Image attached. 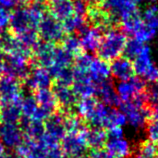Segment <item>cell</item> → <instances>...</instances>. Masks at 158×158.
<instances>
[{"instance_id":"cell-1","label":"cell","mask_w":158,"mask_h":158,"mask_svg":"<svg viewBox=\"0 0 158 158\" xmlns=\"http://www.w3.org/2000/svg\"><path fill=\"white\" fill-rule=\"evenodd\" d=\"M146 105L145 92H140L131 100L121 102L118 107L125 114L127 124L135 129H141L146 126L148 120L151 119V111Z\"/></svg>"},{"instance_id":"cell-2","label":"cell","mask_w":158,"mask_h":158,"mask_svg":"<svg viewBox=\"0 0 158 158\" xmlns=\"http://www.w3.org/2000/svg\"><path fill=\"white\" fill-rule=\"evenodd\" d=\"M127 42L126 34L119 27L112 28L102 36L100 45L97 50L100 59L111 62L121 56Z\"/></svg>"},{"instance_id":"cell-3","label":"cell","mask_w":158,"mask_h":158,"mask_svg":"<svg viewBox=\"0 0 158 158\" xmlns=\"http://www.w3.org/2000/svg\"><path fill=\"white\" fill-rule=\"evenodd\" d=\"M32 64V57L22 54H5L2 73L19 81H25L30 74Z\"/></svg>"},{"instance_id":"cell-4","label":"cell","mask_w":158,"mask_h":158,"mask_svg":"<svg viewBox=\"0 0 158 158\" xmlns=\"http://www.w3.org/2000/svg\"><path fill=\"white\" fill-rule=\"evenodd\" d=\"M133 60V68L137 76L149 83L158 82V67L152 60L150 47L144 45L141 52Z\"/></svg>"},{"instance_id":"cell-5","label":"cell","mask_w":158,"mask_h":158,"mask_svg":"<svg viewBox=\"0 0 158 158\" xmlns=\"http://www.w3.org/2000/svg\"><path fill=\"white\" fill-rule=\"evenodd\" d=\"M37 33L42 41L53 44L61 42L66 36L62 22L50 13H45L43 15L37 27Z\"/></svg>"},{"instance_id":"cell-6","label":"cell","mask_w":158,"mask_h":158,"mask_svg":"<svg viewBox=\"0 0 158 158\" xmlns=\"http://www.w3.org/2000/svg\"><path fill=\"white\" fill-rule=\"evenodd\" d=\"M22 96L21 82L18 79L7 75L0 76V104H19Z\"/></svg>"},{"instance_id":"cell-7","label":"cell","mask_w":158,"mask_h":158,"mask_svg":"<svg viewBox=\"0 0 158 158\" xmlns=\"http://www.w3.org/2000/svg\"><path fill=\"white\" fill-rule=\"evenodd\" d=\"M25 135L19 123H0V141L8 150H16Z\"/></svg>"},{"instance_id":"cell-8","label":"cell","mask_w":158,"mask_h":158,"mask_svg":"<svg viewBox=\"0 0 158 158\" xmlns=\"http://www.w3.org/2000/svg\"><path fill=\"white\" fill-rule=\"evenodd\" d=\"M115 86L116 93L121 102H127L140 92L146 89V81L139 76H133L128 80L118 81Z\"/></svg>"},{"instance_id":"cell-9","label":"cell","mask_w":158,"mask_h":158,"mask_svg":"<svg viewBox=\"0 0 158 158\" xmlns=\"http://www.w3.org/2000/svg\"><path fill=\"white\" fill-rule=\"evenodd\" d=\"M74 80L72 83V89L78 98H90L96 95L97 86L90 78L87 71L73 69Z\"/></svg>"},{"instance_id":"cell-10","label":"cell","mask_w":158,"mask_h":158,"mask_svg":"<svg viewBox=\"0 0 158 158\" xmlns=\"http://www.w3.org/2000/svg\"><path fill=\"white\" fill-rule=\"evenodd\" d=\"M60 148L66 157L85 154L88 146L84 138V132L78 134H66L60 141Z\"/></svg>"},{"instance_id":"cell-11","label":"cell","mask_w":158,"mask_h":158,"mask_svg":"<svg viewBox=\"0 0 158 158\" xmlns=\"http://www.w3.org/2000/svg\"><path fill=\"white\" fill-rule=\"evenodd\" d=\"M52 91L58 105L62 108L61 113H71L72 109H74V106L76 105L77 101L79 100L77 95L73 91L72 87L55 83L53 85Z\"/></svg>"},{"instance_id":"cell-12","label":"cell","mask_w":158,"mask_h":158,"mask_svg":"<svg viewBox=\"0 0 158 158\" xmlns=\"http://www.w3.org/2000/svg\"><path fill=\"white\" fill-rule=\"evenodd\" d=\"M52 79L49 70L36 65L31 68L29 76L24 82L27 88L30 91H35L44 88H50L52 85Z\"/></svg>"},{"instance_id":"cell-13","label":"cell","mask_w":158,"mask_h":158,"mask_svg":"<svg viewBox=\"0 0 158 158\" xmlns=\"http://www.w3.org/2000/svg\"><path fill=\"white\" fill-rule=\"evenodd\" d=\"M55 48L56 45L53 43L45 41L38 42L32 49V61L36 65L49 69L53 63Z\"/></svg>"},{"instance_id":"cell-14","label":"cell","mask_w":158,"mask_h":158,"mask_svg":"<svg viewBox=\"0 0 158 158\" xmlns=\"http://www.w3.org/2000/svg\"><path fill=\"white\" fill-rule=\"evenodd\" d=\"M110 74L117 81L128 80L134 76V68L133 62L126 57H118L111 61Z\"/></svg>"},{"instance_id":"cell-15","label":"cell","mask_w":158,"mask_h":158,"mask_svg":"<svg viewBox=\"0 0 158 158\" xmlns=\"http://www.w3.org/2000/svg\"><path fill=\"white\" fill-rule=\"evenodd\" d=\"M45 133L54 140L60 142L66 135V128L64 123V115L61 113H53L44 121Z\"/></svg>"},{"instance_id":"cell-16","label":"cell","mask_w":158,"mask_h":158,"mask_svg":"<svg viewBox=\"0 0 158 158\" xmlns=\"http://www.w3.org/2000/svg\"><path fill=\"white\" fill-rule=\"evenodd\" d=\"M104 147L112 158H129L133 152L131 142L125 137L107 139Z\"/></svg>"},{"instance_id":"cell-17","label":"cell","mask_w":158,"mask_h":158,"mask_svg":"<svg viewBox=\"0 0 158 158\" xmlns=\"http://www.w3.org/2000/svg\"><path fill=\"white\" fill-rule=\"evenodd\" d=\"M96 86V95L100 99V102L109 107H118L120 105L121 101L116 93L115 86L109 79L98 83Z\"/></svg>"},{"instance_id":"cell-18","label":"cell","mask_w":158,"mask_h":158,"mask_svg":"<svg viewBox=\"0 0 158 158\" xmlns=\"http://www.w3.org/2000/svg\"><path fill=\"white\" fill-rule=\"evenodd\" d=\"M48 10L56 19L63 22L74 14L73 0H48Z\"/></svg>"},{"instance_id":"cell-19","label":"cell","mask_w":158,"mask_h":158,"mask_svg":"<svg viewBox=\"0 0 158 158\" xmlns=\"http://www.w3.org/2000/svg\"><path fill=\"white\" fill-rule=\"evenodd\" d=\"M102 31L96 27H88L86 30L80 34V42L82 50L86 53L95 52L98 50L102 39Z\"/></svg>"},{"instance_id":"cell-20","label":"cell","mask_w":158,"mask_h":158,"mask_svg":"<svg viewBox=\"0 0 158 158\" xmlns=\"http://www.w3.org/2000/svg\"><path fill=\"white\" fill-rule=\"evenodd\" d=\"M88 74L95 84L109 79L110 65L100 58H94L88 68Z\"/></svg>"},{"instance_id":"cell-21","label":"cell","mask_w":158,"mask_h":158,"mask_svg":"<svg viewBox=\"0 0 158 158\" xmlns=\"http://www.w3.org/2000/svg\"><path fill=\"white\" fill-rule=\"evenodd\" d=\"M34 97L37 103H38L39 107H41L45 111H47L49 114L55 113L58 106H59L53 94V91L50 88L36 90Z\"/></svg>"},{"instance_id":"cell-22","label":"cell","mask_w":158,"mask_h":158,"mask_svg":"<svg viewBox=\"0 0 158 158\" xmlns=\"http://www.w3.org/2000/svg\"><path fill=\"white\" fill-rule=\"evenodd\" d=\"M84 138L88 148L100 149L104 147L107 141V135H106V131L103 128L90 127L85 129Z\"/></svg>"},{"instance_id":"cell-23","label":"cell","mask_w":158,"mask_h":158,"mask_svg":"<svg viewBox=\"0 0 158 158\" xmlns=\"http://www.w3.org/2000/svg\"><path fill=\"white\" fill-rule=\"evenodd\" d=\"M19 124L22 127L24 135L28 139L37 141L45 134L44 122L21 118Z\"/></svg>"},{"instance_id":"cell-24","label":"cell","mask_w":158,"mask_h":158,"mask_svg":"<svg viewBox=\"0 0 158 158\" xmlns=\"http://www.w3.org/2000/svg\"><path fill=\"white\" fill-rule=\"evenodd\" d=\"M74 56L68 53L66 50H64L61 46H56L55 53H54V59L51 67L49 68V72H50L51 76H53L58 70L66 67H71L74 62Z\"/></svg>"},{"instance_id":"cell-25","label":"cell","mask_w":158,"mask_h":158,"mask_svg":"<svg viewBox=\"0 0 158 158\" xmlns=\"http://www.w3.org/2000/svg\"><path fill=\"white\" fill-rule=\"evenodd\" d=\"M21 118V110L17 103L0 104V123H19Z\"/></svg>"},{"instance_id":"cell-26","label":"cell","mask_w":158,"mask_h":158,"mask_svg":"<svg viewBox=\"0 0 158 158\" xmlns=\"http://www.w3.org/2000/svg\"><path fill=\"white\" fill-rule=\"evenodd\" d=\"M99 100L95 97L90 98H81L77 101L76 105L74 106L75 114L78 115L80 118H83L86 121L89 116L92 114L95 107H96Z\"/></svg>"},{"instance_id":"cell-27","label":"cell","mask_w":158,"mask_h":158,"mask_svg":"<svg viewBox=\"0 0 158 158\" xmlns=\"http://www.w3.org/2000/svg\"><path fill=\"white\" fill-rule=\"evenodd\" d=\"M20 110H21L22 118L30 119L32 120L34 118L37 110H38V103L33 94H26L23 95L21 98V101L19 103Z\"/></svg>"},{"instance_id":"cell-28","label":"cell","mask_w":158,"mask_h":158,"mask_svg":"<svg viewBox=\"0 0 158 158\" xmlns=\"http://www.w3.org/2000/svg\"><path fill=\"white\" fill-rule=\"evenodd\" d=\"M63 115L66 134H78V133L84 132V130L86 129V126L78 115L73 114L72 112Z\"/></svg>"},{"instance_id":"cell-29","label":"cell","mask_w":158,"mask_h":158,"mask_svg":"<svg viewBox=\"0 0 158 158\" xmlns=\"http://www.w3.org/2000/svg\"><path fill=\"white\" fill-rule=\"evenodd\" d=\"M61 47L74 57L81 54L83 51L80 38L73 34H67L64 37L61 41Z\"/></svg>"},{"instance_id":"cell-30","label":"cell","mask_w":158,"mask_h":158,"mask_svg":"<svg viewBox=\"0 0 158 158\" xmlns=\"http://www.w3.org/2000/svg\"><path fill=\"white\" fill-rule=\"evenodd\" d=\"M133 158H158V146L149 140L139 144Z\"/></svg>"},{"instance_id":"cell-31","label":"cell","mask_w":158,"mask_h":158,"mask_svg":"<svg viewBox=\"0 0 158 158\" xmlns=\"http://www.w3.org/2000/svg\"><path fill=\"white\" fill-rule=\"evenodd\" d=\"M146 102L149 109L158 110V82H151L146 86L145 89Z\"/></svg>"},{"instance_id":"cell-32","label":"cell","mask_w":158,"mask_h":158,"mask_svg":"<svg viewBox=\"0 0 158 158\" xmlns=\"http://www.w3.org/2000/svg\"><path fill=\"white\" fill-rule=\"evenodd\" d=\"M144 24L153 29H158V7L156 5H150L141 14Z\"/></svg>"},{"instance_id":"cell-33","label":"cell","mask_w":158,"mask_h":158,"mask_svg":"<svg viewBox=\"0 0 158 158\" xmlns=\"http://www.w3.org/2000/svg\"><path fill=\"white\" fill-rule=\"evenodd\" d=\"M144 43L139 42L138 40H136L135 38H131L129 40H127V42L124 47V57L128 58V59H134V58L138 55L141 52L142 48L144 47Z\"/></svg>"},{"instance_id":"cell-34","label":"cell","mask_w":158,"mask_h":158,"mask_svg":"<svg viewBox=\"0 0 158 158\" xmlns=\"http://www.w3.org/2000/svg\"><path fill=\"white\" fill-rule=\"evenodd\" d=\"M52 77L56 80L57 84L71 86L73 83V80H74L73 68H71V67L62 68L60 70H58Z\"/></svg>"},{"instance_id":"cell-35","label":"cell","mask_w":158,"mask_h":158,"mask_svg":"<svg viewBox=\"0 0 158 158\" xmlns=\"http://www.w3.org/2000/svg\"><path fill=\"white\" fill-rule=\"evenodd\" d=\"M156 29H153L148 27L146 24H143L141 25L138 29L136 30V32L133 34V38H135L136 40H138L141 43H145L148 42V41L152 40L154 38V36L156 35Z\"/></svg>"},{"instance_id":"cell-36","label":"cell","mask_w":158,"mask_h":158,"mask_svg":"<svg viewBox=\"0 0 158 158\" xmlns=\"http://www.w3.org/2000/svg\"><path fill=\"white\" fill-rule=\"evenodd\" d=\"M94 57L91 55L90 53H81L74 58L73 62V69L81 70V71H87L88 72V68L91 64V62L93 61Z\"/></svg>"},{"instance_id":"cell-37","label":"cell","mask_w":158,"mask_h":158,"mask_svg":"<svg viewBox=\"0 0 158 158\" xmlns=\"http://www.w3.org/2000/svg\"><path fill=\"white\" fill-rule=\"evenodd\" d=\"M146 136L149 141L158 146V119H151V121L147 123Z\"/></svg>"},{"instance_id":"cell-38","label":"cell","mask_w":158,"mask_h":158,"mask_svg":"<svg viewBox=\"0 0 158 158\" xmlns=\"http://www.w3.org/2000/svg\"><path fill=\"white\" fill-rule=\"evenodd\" d=\"M10 13L7 9L0 5V35L5 33L7 28L9 27Z\"/></svg>"},{"instance_id":"cell-39","label":"cell","mask_w":158,"mask_h":158,"mask_svg":"<svg viewBox=\"0 0 158 158\" xmlns=\"http://www.w3.org/2000/svg\"><path fill=\"white\" fill-rule=\"evenodd\" d=\"M107 139H116L124 137V129L121 126H113L106 130Z\"/></svg>"},{"instance_id":"cell-40","label":"cell","mask_w":158,"mask_h":158,"mask_svg":"<svg viewBox=\"0 0 158 158\" xmlns=\"http://www.w3.org/2000/svg\"><path fill=\"white\" fill-rule=\"evenodd\" d=\"M73 4H74V14L86 17L87 6L88 5H87V3L84 0H75V1H73Z\"/></svg>"},{"instance_id":"cell-41","label":"cell","mask_w":158,"mask_h":158,"mask_svg":"<svg viewBox=\"0 0 158 158\" xmlns=\"http://www.w3.org/2000/svg\"><path fill=\"white\" fill-rule=\"evenodd\" d=\"M89 158H112L110 154L108 153L105 149H91V151L88 154Z\"/></svg>"},{"instance_id":"cell-42","label":"cell","mask_w":158,"mask_h":158,"mask_svg":"<svg viewBox=\"0 0 158 158\" xmlns=\"http://www.w3.org/2000/svg\"><path fill=\"white\" fill-rule=\"evenodd\" d=\"M19 4V0H0V5L5 9H12Z\"/></svg>"},{"instance_id":"cell-43","label":"cell","mask_w":158,"mask_h":158,"mask_svg":"<svg viewBox=\"0 0 158 158\" xmlns=\"http://www.w3.org/2000/svg\"><path fill=\"white\" fill-rule=\"evenodd\" d=\"M0 158H21L17 153H4L2 156H0Z\"/></svg>"},{"instance_id":"cell-44","label":"cell","mask_w":158,"mask_h":158,"mask_svg":"<svg viewBox=\"0 0 158 158\" xmlns=\"http://www.w3.org/2000/svg\"><path fill=\"white\" fill-rule=\"evenodd\" d=\"M5 150H6V148L5 146L3 145V143L0 141V156H2L4 153H5Z\"/></svg>"},{"instance_id":"cell-45","label":"cell","mask_w":158,"mask_h":158,"mask_svg":"<svg viewBox=\"0 0 158 158\" xmlns=\"http://www.w3.org/2000/svg\"><path fill=\"white\" fill-rule=\"evenodd\" d=\"M67 158H89L88 154H81V155H77V156H72V157H67Z\"/></svg>"},{"instance_id":"cell-46","label":"cell","mask_w":158,"mask_h":158,"mask_svg":"<svg viewBox=\"0 0 158 158\" xmlns=\"http://www.w3.org/2000/svg\"><path fill=\"white\" fill-rule=\"evenodd\" d=\"M148 1H150V2H156V1H158V0H148Z\"/></svg>"},{"instance_id":"cell-47","label":"cell","mask_w":158,"mask_h":158,"mask_svg":"<svg viewBox=\"0 0 158 158\" xmlns=\"http://www.w3.org/2000/svg\"><path fill=\"white\" fill-rule=\"evenodd\" d=\"M84 1H85V0H84Z\"/></svg>"},{"instance_id":"cell-48","label":"cell","mask_w":158,"mask_h":158,"mask_svg":"<svg viewBox=\"0 0 158 158\" xmlns=\"http://www.w3.org/2000/svg\"><path fill=\"white\" fill-rule=\"evenodd\" d=\"M0 73H1V72H0Z\"/></svg>"}]
</instances>
